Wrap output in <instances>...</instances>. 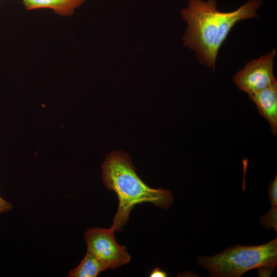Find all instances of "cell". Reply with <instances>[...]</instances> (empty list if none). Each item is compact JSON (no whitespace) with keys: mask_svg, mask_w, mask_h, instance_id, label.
<instances>
[{"mask_svg":"<svg viewBox=\"0 0 277 277\" xmlns=\"http://www.w3.org/2000/svg\"><path fill=\"white\" fill-rule=\"evenodd\" d=\"M13 205L0 196V214L10 210Z\"/></svg>","mask_w":277,"mask_h":277,"instance_id":"8fae6325","label":"cell"},{"mask_svg":"<svg viewBox=\"0 0 277 277\" xmlns=\"http://www.w3.org/2000/svg\"><path fill=\"white\" fill-rule=\"evenodd\" d=\"M260 114L269 123L271 133L277 134V81L250 95Z\"/></svg>","mask_w":277,"mask_h":277,"instance_id":"8992f818","label":"cell"},{"mask_svg":"<svg viewBox=\"0 0 277 277\" xmlns=\"http://www.w3.org/2000/svg\"><path fill=\"white\" fill-rule=\"evenodd\" d=\"M87 0H22L27 10L50 8L60 15L69 16Z\"/></svg>","mask_w":277,"mask_h":277,"instance_id":"52a82bcc","label":"cell"},{"mask_svg":"<svg viewBox=\"0 0 277 277\" xmlns=\"http://www.w3.org/2000/svg\"><path fill=\"white\" fill-rule=\"evenodd\" d=\"M167 276L166 272L158 267L153 269L149 274L150 277H166Z\"/></svg>","mask_w":277,"mask_h":277,"instance_id":"7c38bea8","label":"cell"},{"mask_svg":"<svg viewBox=\"0 0 277 277\" xmlns=\"http://www.w3.org/2000/svg\"><path fill=\"white\" fill-rule=\"evenodd\" d=\"M277 262V239L263 245H236L213 256H200L197 264L212 276L239 277L255 268L270 274Z\"/></svg>","mask_w":277,"mask_h":277,"instance_id":"3957f363","label":"cell"},{"mask_svg":"<svg viewBox=\"0 0 277 277\" xmlns=\"http://www.w3.org/2000/svg\"><path fill=\"white\" fill-rule=\"evenodd\" d=\"M276 53V50L273 49L247 63L233 76V82L238 88L250 95L276 82L273 74Z\"/></svg>","mask_w":277,"mask_h":277,"instance_id":"5b68a950","label":"cell"},{"mask_svg":"<svg viewBox=\"0 0 277 277\" xmlns=\"http://www.w3.org/2000/svg\"><path fill=\"white\" fill-rule=\"evenodd\" d=\"M261 0H250L236 10L220 11L215 0H189L181 13L187 27L183 37L184 45L195 51L197 60L213 71L223 43L236 23L258 16Z\"/></svg>","mask_w":277,"mask_h":277,"instance_id":"6da1fadb","label":"cell"},{"mask_svg":"<svg viewBox=\"0 0 277 277\" xmlns=\"http://www.w3.org/2000/svg\"><path fill=\"white\" fill-rule=\"evenodd\" d=\"M269 199L271 207H277V176L270 183L268 187Z\"/></svg>","mask_w":277,"mask_h":277,"instance_id":"30bf717a","label":"cell"},{"mask_svg":"<svg viewBox=\"0 0 277 277\" xmlns=\"http://www.w3.org/2000/svg\"><path fill=\"white\" fill-rule=\"evenodd\" d=\"M277 207H271V209L260 218V223L262 226L269 229L273 228L277 230Z\"/></svg>","mask_w":277,"mask_h":277,"instance_id":"9c48e42d","label":"cell"},{"mask_svg":"<svg viewBox=\"0 0 277 277\" xmlns=\"http://www.w3.org/2000/svg\"><path fill=\"white\" fill-rule=\"evenodd\" d=\"M102 170L105 187L115 192L119 201L112 225L115 231L122 229L131 210L137 204L151 203L167 209L173 203L170 191L150 188L140 178L130 157L125 152L115 151L109 153L102 165Z\"/></svg>","mask_w":277,"mask_h":277,"instance_id":"7a4b0ae2","label":"cell"},{"mask_svg":"<svg viewBox=\"0 0 277 277\" xmlns=\"http://www.w3.org/2000/svg\"><path fill=\"white\" fill-rule=\"evenodd\" d=\"M106 270L100 261L87 251L80 264L68 274L69 277H96L101 271Z\"/></svg>","mask_w":277,"mask_h":277,"instance_id":"ba28073f","label":"cell"},{"mask_svg":"<svg viewBox=\"0 0 277 277\" xmlns=\"http://www.w3.org/2000/svg\"><path fill=\"white\" fill-rule=\"evenodd\" d=\"M114 227H93L85 233L87 251L93 254L102 263L106 270L113 269L126 264L131 256L125 246L116 242Z\"/></svg>","mask_w":277,"mask_h":277,"instance_id":"277c9868","label":"cell"}]
</instances>
